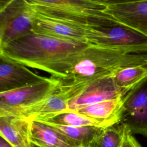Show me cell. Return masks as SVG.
Listing matches in <instances>:
<instances>
[{
	"label": "cell",
	"mask_w": 147,
	"mask_h": 147,
	"mask_svg": "<svg viewBox=\"0 0 147 147\" xmlns=\"http://www.w3.org/2000/svg\"><path fill=\"white\" fill-rule=\"evenodd\" d=\"M147 65V53H131L111 47L89 45L46 68L44 71L63 83L88 84L113 76L127 67Z\"/></svg>",
	"instance_id": "obj_1"
},
{
	"label": "cell",
	"mask_w": 147,
	"mask_h": 147,
	"mask_svg": "<svg viewBox=\"0 0 147 147\" xmlns=\"http://www.w3.org/2000/svg\"><path fill=\"white\" fill-rule=\"evenodd\" d=\"M107 4L106 12L116 21L147 36V1Z\"/></svg>",
	"instance_id": "obj_10"
},
{
	"label": "cell",
	"mask_w": 147,
	"mask_h": 147,
	"mask_svg": "<svg viewBox=\"0 0 147 147\" xmlns=\"http://www.w3.org/2000/svg\"><path fill=\"white\" fill-rule=\"evenodd\" d=\"M33 32L30 3L12 0L0 8V48Z\"/></svg>",
	"instance_id": "obj_5"
},
{
	"label": "cell",
	"mask_w": 147,
	"mask_h": 147,
	"mask_svg": "<svg viewBox=\"0 0 147 147\" xmlns=\"http://www.w3.org/2000/svg\"><path fill=\"white\" fill-rule=\"evenodd\" d=\"M46 78L28 67L0 55V92L30 85Z\"/></svg>",
	"instance_id": "obj_9"
},
{
	"label": "cell",
	"mask_w": 147,
	"mask_h": 147,
	"mask_svg": "<svg viewBox=\"0 0 147 147\" xmlns=\"http://www.w3.org/2000/svg\"><path fill=\"white\" fill-rule=\"evenodd\" d=\"M61 80L47 78L39 82L19 88L0 92V110L24 107L36 104L53 94Z\"/></svg>",
	"instance_id": "obj_7"
},
{
	"label": "cell",
	"mask_w": 147,
	"mask_h": 147,
	"mask_svg": "<svg viewBox=\"0 0 147 147\" xmlns=\"http://www.w3.org/2000/svg\"><path fill=\"white\" fill-rule=\"evenodd\" d=\"M85 87L79 84L61 82L56 91L40 102L26 107L0 110V116L13 115L31 121L38 118L67 111L69 102Z\"/></svg>",
	"instance_id": "obj_4"
},
{
	"label": "cell",
	"mask_w": 147,
	"mask_h": 147,
	"mask_svg": "<svg viewBox=\"0 0 147 147\" xmlns=\"http://www.w3.org/2000/svg\"><path fill=\"white\" fill-rule=\"evenodd\" d=\"M121 147H141L127 129L125 139Z\"/></svg>",
	"instance_id": "obj_19"
},
{
	"label": "cell",
	"mask_w": 147,
	"mask_h": 147,
	"mask_svg": "<svg viewBox=\"0 0 147 147\" xmlns=\"http://www.w3.org/2000/svg\"><path fill=\"white\" fill-rule=\"evenodd\" d=\"M74 141L81 147H89L105 127L95 126H70L47 124Z\"/></svg>",
	"instance_id": "obj_16"
},
{
	"label": "cell",
	"mask_w": 147,
	"mask_h": 147,
	"mask_svg": "<svg viewBox=\"0 0 147 147\" xmlns=\"http://www.w3.org/2000/svg\"><path fill=\"white\" fill-rule=\"evenodd\" d=\"M147 0H104L106 3H127V2H133L137 1H142Z\"/></svg>",
	"instance_id": "obj_20"
},
{
	"label": "cell",
	"mask_w": 147,
	"mask_h": 147,
	"mask_svg": "<svg viewBox=\"0 0 147 147\" xmlns=\"http://www.w3.org/2000/svg\"><path fill=\"white\" fill-rule=\"evenodd\" d=\"M33 121H36L45 124H53L70 126H95L99 127H107L104 123L98 121L78 112L70 110L51 115L38 118Z\"/></svg>",
	"instance_id": "obj_15"
},
{
	"label": "cell",
	"mask_w": 147,
	"mask_h": 147,
	"mask_svg": "<svg viewBox=\"0 0 147 147\" xmlns=\"http://www.w3.org/2000/svg\"></svg>",
	"instance_id": "obj_24"
},
{
	"label": "cell",
	"mask_w": 147,
	"mask_h": 147,
	"mask_svg": "<svg viewBox=\"0 0 147 147\" xmlns=\"http://www.w3.org/2000/svg\"><path fill=\"white\" fill-rule=\"evenodd\" d=\"M32 147H38V146H36V145H35L34 144H32Z\"/></svg>",
	"instance_id": "obj_23"
},
{
	"label": "cell",
	"mask_w": 147,
	"mask_h": 147,
	"mask_svg": "<svg viewBox=\"0 0 147 147\" xmlns=\"http://www.w3.org/2000/svg\"><path fill=\"white\" fill-rule=\"evenodd\" d=\"M123 98L105 100L83 107L75 111L104 123L107 127L119 123Z\"/></svg>",
	"instance_id": "obj_13"
},
{
	"label": "cell",
	"mask_w": 147,
	"mask_h": 147,
	"mask_svg": "<svg viewBox=\"0 0 147 147\" xmlns=\"http://www.w3.org/2000/svg\"><path fill=\"white\" fill-rule=\"evenodd\" d=\"M128 92L116 84L113 76L99 78L90 82L69 102L68 110L76 111L98 102L122 98Z\"/></svg>",
	"instance_id": "obj_8"
},
{
	"label": "cell",
	"mask_w": 147,
	"mask_h": 147,
	"mask_svg": "<svg viewBox=\"0 0 147 147\" xmlns=\"http://www.w3.org/2000/svg\"><path fill=\"white\" fill-rule=\"evenodd\" d=\"M119 123L132 134L147 137V78L123 96Z\"/></svg>",
	"instance_id": "obj_6"
},
{
	"label": "cell",
	"mask_w": 147,
	"mask_h": 147,
	"mask_svg": "<svg viewBox=\"0 0 147 147\" xmlns=\"http://www.w3.org/2000/svg\"><path fill=\"white\" fill-rule=\"evenodd\" d=\"M127 129L121 123L105 127L89 147H121Z\"/></svg>",
	"instance_id": "obj_18"
},
{
	"label": "cell",
	"mask_w": 147,
	"mask_h": 147,
	"mask_svg": "<svg viewBox=\"0 0 147 147\" xmlns=\"http://www.w3.org/2000/svg\"><path fill=\"white\" fill-rule=\"evenodd\" d=\"M87 45L32 32L0 48V55L28 68L44 71Z\"/></svg>",
	"instance_id": "obj_3"
},
{
	"label": "cell",
	"mask_w": 147,
	"mask_h": 147,
	"mask_svg": "<svg viewBox=\"0 0 147 147\" xmlns=\"http://www.w3.org/2000/svg\"><path fill=\"white\" fill-rule=\"evenodd\" d=\"M29 3L33 33L69 41L108 47V28L117 22L115 20Z\"/></svg>",
	"instance_id": "obj_2"
},
{
	"label": "cell",
	"mask_w": 147,
	"mask_h": 147,
	"mask_svg": "<svg viewBox=\"0 0 147 147\" xmlns=\"http://www.w3.org/2000/svg\"><path fill=\"white\" fill-rule=\"evenodd\" d=\"M113 77L120 88L129 91L147 78V65L125 68L115 73Z\"/></svg>",
	"instance_id": "obj_17"
},
{
	"label": "cell",
	"mask_w": 147,
	"mask_h": 147,
	"mask_svg": "<svg viewBox=\"0 0 147 147\" xmlns=\"http://www.w3.org/2000/svg\"><path fill=\"white\" fill-rule=\"evenodd\" d=\"M30 124V140L38 146L45 147H81L45 123L32 121Z\"/></svg>",
	"instance_id": "obj_14"
},
{
	"label": "cell",
	"mask_w": 147,
	"mask_h": 147,
	"mask_svg": "<svg viewBox=\"0 0 147 147\" xmlns=\"http://www.w3.org/2000/svg\"><path fill=\"white\" fill-rule=\"evenodd\" d=\"M12 0H0V3H1L0 8L2 7L3 6H4L5 5L7 4L9 2H10Z\"/></svg>",
	"instance_id": "obj_22"
},
{
	"label": "cell",
	"mask_w": 147,
	"mask_h": 147,
	"mask_svg": "<svg viewBox=\"0 0 147 147\" xmlns=\"http://www.w3.org/2000/svg\"><path fill=\"white\" fill-rule=\"evenodd\" d=\"M0 147H12L5 139L1 137L0 138Z\"/></svg>",
	"instance_id": "obj_21"
},
{
	"label": "cell",
	"mask_w": 147,
	"mask_h": 147,
	"mask_svg": "<svg viewBox=\"0 0 147 147\" xmlns=\"http://www.w3.org/2000/svg\"><path fill=\"white\" fill-rule=\"evenodd\" d=\"M29 3L60 9L94 17L113 18L104 0H26Z\"/></svg>",
	"instance_id": "obj_11"
},
{
	"label": "cell",
	"mask_w": 147,
	"mask_h": 147,
	"mask_svg": "<svg viewBox=\"0 0 147 147\" xmlns=\"http://www.w3.org/2000/svg\"><path fill=\"white\" fill-rule=\"evenodd\" d=\"M31 122L13 115L0 116V135L12 147H32Z\"/></svg>",
	"instance_id": "obj_12"
}]
</instances>
